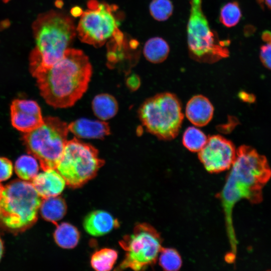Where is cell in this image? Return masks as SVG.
<instances>
[{
	"instance_id": "obj_1",
	"label": "cell",
	"mask_w": 271,
	"mask_h": 271,
	"mask_svg": "<svg viewBox=\"0 0 271 271\" xmlns=\"http://www.w3.org/2000/svg\"><path fill=\"white\" fill-rule=\"evenodd\" d=\"M225 183L217 196L220 199L230 250L227 254L235 257L237 240L233 225L232 211L241 199L252 203L261 202L262 189L271 177V169L266 158L251 147L240 146L230 168Z\"/></svg>"
},
{
	"instance_id": "obj_2",
	"label": "cell",
	"mask_w": 271,
	"mask_h": 271,
	"mask_svg": "<svg viewBox=\"0 0 271 271\" xmlns=\"http://www.w3.org/2000/svg\"><path fill=\"white\" fill-rule=\"evenodd\" d=\"M92 75L88 57L80 50L68 48L51 67L32 75L46 102L56 108L72 106L86 91Z\"/></svg>"
},
{
	"instance_id": "obj_3",
	"label": "cell",
	"mask_w": 271,
	"mask_h": 271,
	"mask_svg": "<svg viewBox=\"0 0 271 271\" xmlns=\"http://www.w3.org/2000/svg\"><path fill=\"white\" fill-rule=\"evenodd\" d=\"M32 28L36 43L30 57L33 75L62 58L76 34V28L69 16L53 10L40 14Z\"/></svg>"
},
{
	"instance_id": "obj_4",
	"label": "cell",
	"mask_w": 271,
	"mask_h": 271,
	"mask_svg": "<svg viewBox=\"0 0 271 271\" xmlns=\"http://www.w3.org/2000/svg\"><path fill=\"white\" fill-rule=\"evenodd\" d=\"M42 200L32 183L20 180L10 182L0 198V222L13 233L25 231L36 222Z\"/></svg>"
},
{
	"instance_id": "obj_5",
	"label": "cell",
	"mask_w": 271,
	"mask_h": 271,
	"mask_svg": "<svg viewBox=\"0 0 271 271\" xmlns=\"http://www.w3.org/2000/svg\"><path fill=\"white\" fill-rule=\"evenodd\" d=\"M190 12L187 27L190 57L205 63H213L229 55L230 41L221 40L210 27L202 10V0H190Z\"/></svg>"
},
{
	"instance_id": "obj_6",
	"label": "cell",
	"mask_w": 271,
	"mask_h": 271,
	"mask_svg": "<svg viewBox=\"0 0 271 271\" xmlns=\"http://www.w3.org/2000/svg\"><path fill=\"white\" fill-rule=\"evenodd\" d=\"M140 119L146 129L161 140L175 138L181 127L184 115L178 97L162 92L147 99L139 111Z\"/></svg>"
},
{
	"instance_id": "obj_7",
	"label": "cell",
	"mask_w": 271,
	"mask_h": 271,
	"mask_svg": "<svg viewBox=\"0 0 271 271\" xmlns=\"http://www.w3.org/2000/svg\"><path fill=\"white\" fill-rule=\"evenodd\" d=\"M68 124L56 117L44 118L42 124L23 137L28 153L39 162L43 171L56 169L67 142Z\"/></svg>"
},
{
	"instance_id": "obj_8",
	"label": "cell",
	"mask_w": 271,
	"mask_h": 271,
	"mask_svg": "<svg viewBox=\"0 0 271 271\" xmlns=\"http://www.w3.org/2000/svg\"><path fill=\"white\" fill-rule=\"evenodd\" d=\"M76 28L80 40L96 48L112 39L120 41L124 35L118 27L116 6L97 0H89Z\"/></svg>"
},
{
	"instance_id": "obj_9",
	"label": "cell",
	"mask_w": 271,
	"mask_h": 271,
	"mask_svg": "<svg viewBox=\"0 0 271 271\" xmlns=\"http://www.w3.org/2000/svg\"><path fill=\"white\" fill-rule=\"evenodd\" d=\"M104 164L95 148L73 139L67 141L56 170L68 186L77 188L93 178Z\"/></svg>"
},
{
	"instance_id": "obj_10",
	"label": "cell",
	"mask_w": 271,
	"mask_h": 271,
	"mask_svg": "<svg viewBox=\"0 0 271 271\" xmlns=\"http://www.w3.org/2000/svg\"><path fill=\"white\" fill-rule=\"evenodd\" d=\"M162 241L160 233L152 225L138 223L132 233L124 236L119 242L125 256L115 270L130 268L139 271L154 265L163 248Z\"/></svg>"
},
{
	"instance_id": "obj_11",
	"label": "cell",
	"mask_w": 271,
	"mask_h": 271,
	"mask_svg": "<svg viewBox=\"0 0 271 271\" xmlns=\"http://www.w3.org/2000/svg\"><path fill=\"white\" fill-rule=\"evenodd\" d=\"M236 156L232 142L220 135L208 138L204 147L198 152V158L205 169L211 173L230 169Z\"/></svg>"
},
{
	"instance_id": "obj_12",
	"label": "cell",
	"mask_w": 271,
	"mask_h": 271,
	"mask_svg": "<svg viewBox=\"0 0 271 271\" xmlns=\"http://www.w3.org/2000/svg\"><path fill=\"white\" fill-rule=\"evenodd\" d=\"M11 119L18 130L27 133L41 125L44 121L41 108L35 101L16 99L11 106Z\"/></svg>"
},
{
	"instance_id": "obj_13",
	"label": "cell",
	"mask_w": 271,
	"mask_h": 271,
	"mask_svg": "<svg viewBox=\"0 0 271 271\" xmlns=\"http://www.w3.org/2000/svg\"><path fill=\"white\" fill-rule=\"evenodd\" d=\"M32 184L42 199L58 196L66 184L63 177L54 169L38 174Z\"/></svg>"
},
{
	"instance_id": "obj_14",
	"label": "cell",
	"mask_w": 271,
	"mask_h": 271,
	"mask_svg": "<svg viewBox=\"0 0 271 271\" xmlns=\"http://www.w3.org/2000/svg\"><path fill=\"white\" fill-rule=\"evenodd\" d=\"M186 116L196 126L207 125L212 119L214 107L210 100L202 95L193 96L187 102Z\"/></svg>"
},
{
	"instance_id": "obj_15",
	"label": "cell",
	"mask_w": 271,
	"mask_h": 271,
	"mask_svg": "<svg viewBox=\"0 0 271 271\" xmlns=\"http://www.w3.org/2000/svg\"><path fill=\"white\" fill-rule=\"evenodd\" d=\"M68 129L76 137L84 139H102L110 133L108 124L104 121L86 118L71 122Z\"/></svg>"
},
{
	"instance_id": "obj_16",
	"label": "cell",
	"mask_w": 271,
	"mask_h": 271,
	"mask_svg": "<svg viewBox=\"0 0 271 271\" xmlns=\"http://www.w3.org/2000/svg\"><path fill=\"white\" fill-rule=\"evenodd\" d=\"M118 222L108 212L95 210L90 212L84 218L83 227L90 235L100 236L105 235L117 226Z\"/></svg>"
},
{
	"instance_id": "obj_17",
	"label": "cell",
	"mask_w": 271,
	"mask_h": 271,
	"mask_svg": "<svg viewBox=\"0 0 271 271\" xmlns=\"http://www.w3.org/2000/svg\"><path fill=\"white\" fill-rule=\"evenodd\" d=\"M40 209L45 220L57 225V222L65 216L67 205L63 198L57 196L42 199Z\"/></svg>"
},
{
	"instance_id": "obj_18",
	"label": "cell",
	"mask_w": 271,
	"mask_h": 271,
	"mask_svg": "<svg viewBox=\"0 0 271 271\" xmlns=\"http://www.w3.org/2000/svg\"><path fill=\"white\" fill-rule=\"evenodd\" d=\"M170 47L162 38L155 37L149 39L143 48V54L146 59L153 63H160L168 57Z\"/></svg>"
},
{
	"instance_id": "obj_19",
	"label": "cell",
	"mask_w": 271,
	"mask_h": 271,
	"mask_svg": "<svg viewBox=\"0 0 271 271\" xmlns=\"http://www.w3.org/2000/svg\"><path fill=\"white\" fill-rule=\"evenodd\" d=\"M92 107L95 115L101 120L113 117L118 110V104L112 95L102 93L96 95L92 102Z\"/></svg>"
},
{
	"instance_id": "obj_20",
	"label": "cell",
	"mask_w": 271,
	"mask_h": 271,
	"mask_svg": "<svg viewBox=\"0 0 271 271\" xmlns=\"http://www.w3.org/2000/svg\"><path fill=\"white\" fill-rule=\"evenodd\" d=\"M56 227L54 238L58 246L63 248L70 249L77 245L80 233L77 228L67 222L57 224Z\"/></svg>"
},
{
	"instance_id": "obj_21",
	"label": "cell",
	"mask_w": 271,
	"mask_h": 271,
	"mask_svg": "<svg viewBox=\"0 0 271 271\" xmlns=\"http://www.w3.org/2000/svg\"><path fill=\"white\" fill-rule=\"evenodd\" d=\"M15 171L23 180L32 181L38 174L39 165L37 159L33 156L24 155L16 161Z\"/></svg>"
},
{
	"instance_id": "obj_22",
	"label": "cell",
	"mask_w": 271,
	"mask_h": 271,
	"mask_svg": "<svg viewBox=\"0 0 271 271\" xmlns=\"http://www.w3.org/2000/svg\"><path fill=\"white\" fill-rule=\"evenodd\" d=\"M117 252L113 249L104 248L95 252L91 256L90 264L97 271L110 270L117 258Z\"/></svg>"
},
{
	"instance_id": "obj_23",
	"label": "cell",
	"mask_w": 271,
	"mask_h": 271,
	"mask_svg": "<svg viewBox=\"0 0 271 271\" xmlns=\"http://www.w3.org/2000/svg\"><path fill=\"white\" fill-rule=\"evenodd\" d=\"M207 140L205 134L200 129L195 126H191L184 131L182 143L189 151L199 152L204 147Z\"/></svg>"
},
{
	"instance_id": "obj_24",
	"label": "cell",
	"mask_w": 271,
	"mask_h": 271,
	"mask_svg": "<svg viewBox=\"0 0 271 271\" xmlns=\"http://www.w3.org/2000/svg\"><path fill=\"white\" fill-rule=\"evenodd\" d=\"M241 11L237 2H230L221 8L219 14L220 22L225 27L231 28L236 26L241 18Z\"/></svg>"
},
{
	"instance_id": "obj_25",
	"label": "cell",
	"mask_w": 271,
	"mask_h": 271,
	"mask_svg": "<svg viewBox=\"0 0 271 271\" xmlns=\"http://www.w3.org/2000/svg\"><path fill=\"white\" fill-rule=\"evenodd\" d=\"M159 263L166 271H177L181 267L182 260L179 252L174 248H162L159 254Z\"/></svg>"
},
{
	"instance_id": "obj_26",
	"label": "cell",
	"mask_w": 271,
	"mask_h": 271,
	"mask_svg": "<svg viewBox=\"0 0 271 271\" xmlns=\"http://www.w3.org/2000/svg\"><path fill=\"white\" fill-rule=\"evenodd\" d=\"M149 11L155 20L163 22L172 16L173 5L171 0H152L149 5Z\"/></svg>"
},
{
	"instance_id": "obj_27",
	"label": "cell",
	"mask_w": 271,
	"mask_h": 271,
	"mask_svg": "<svg viewBox=\"0 0 271 271\" xmlns=\"http://www.w3.org/2000/svg\"><path fill=\"white\" fill-rule=\"evenodd\" d=\"M13 170V164L7 158L0 157V182L11 177Z\"/></svg>"
},
{
	"instance_id": "obj_28",
	"label": "cell",
	"mask_w": 271,
	"mask_h": 271,
	"mask_svg": "<svg viewBox=\"0 0 271 271\" xmlns=\"http://www.w3.org/2000/svg\"><path fill=\"white\" fill-rule=\"evenodd\" d=\"M259 56L262 64L271 70V44L266 43L260 47Z\"/></svg>"
},
{
	"instance_id": "obj_29",
	"label": "cell",
	"mask_w": 271,
	"mask_h": 271,
	"mask_svg": "<svg viewBox=\"0 0 271 271\" xmlns=\"http://www.w3.org/2000/svg\"><path fill=\"white\" fill-rule=\"evenodd\" d=\"M141 83L139 77L135 74L130 75L126 80V84L128 87L132 90L137 89Z\"/></svg>"
},
{
	"instance_id": "obj_30",
	"label": "cell",
	"mask_w": 271,
	"mask_h": 271,
	"mask_svg": "<svg viewBox=\"0 0 271 271\" xmlns=\"http://www.w3.org/2000/svg\"><path fill=\"white\" fill-rule=\"evenodd\" d=\"M239 97L242 100L247 102H252L255 99L253 95L249 94L244 92H241L240 93Z\"/></svg>"
},
{
	"instance_id": "obj_31",
	"label": "cell",
	"mask_w": 271,
	"mask_h": 271,
	"mask_svg": "<svg viewBox=\"0 0 271 271\" xmlns=\"http://www.w3.org/2000/svg\"><path fill=\"white\" fill-rule=\"evenodd\" d=\"M261 38L266 43L271 44V32L269 31H264L262 34Z\"/></svg>"
},
{
	"instance_id": "obj_32",
	"label": "cell",
	"mask_w": 271,
	"mask_h": 271,
	"mask_svg": "<svg viewBox=\"0 0 271 271\" xmlns=\"http://www.w3.org/2000/svg\"><path fill=\"white\" fill-rule=\"evenodd\" d=\"M72 14L76 16H81L83 11L80 8L75 7L72 10Z\"/></svg>"
},
{
	"instance_id": "obj_33",
	"label": "cell",
	"mask_w": 271,
	"mask_h": 271,
	"mask_svg": "<svg viewBox=\"0 0 271 271\" xmlns=\"http://www.w3.org/2000/svg\"><path fill=\"white\" fill-rule=\"evenodd\" d=\"M3 242L1 240V238L0 237V260L2 258V256L3 255Z\"/></svg>"
},
{
	"instance_id": "obj_34",
	"label": "cell",
	"mask_w": 271,
	"mask_h": 271,
	"mask_svg": "<svg viewBox=\"0 0 271 271\" xmlns=\"http://www.w3.org/2000/svg\"><path fill=\"white\" fill-rule=\"evenodd\" d=\"M266 6L271 9V0H264Z\"/></svg>"
},
{
	"instance_id": "obj_35",
	"label": "cell",
	"mask_w": 271,
	"mask_h": 271,
	"mask_svg": "<svg viewBox=\"0 0 271 271\" xmlns=\"http://www.w3.org/2000/svg\"><path fill=\"white\" fill-rule=\"evenodd\" d=\"M4 187L0 183V198L1 197Z\"/></svg>"
},
{
	"instance_id": "obj_36",
	"label": "cell",
	"mask_w": 271,
	"mask_h": 271,
	"mask_svg": "<svg viewBox=\"0 0 271 271\" xmlns=\"http://www.w3.org/2000/svg\"><path fill=\"white\" fill-rule=\"evenodd\" d=\"M5 2H7L8 1H9L10 0H3Z\"/></svg>"
}]
</instances>
